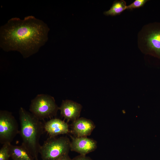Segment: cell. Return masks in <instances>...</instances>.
Returning <instances> with one entry per match:
<instances>
[{"mask_svg": "<svg viewBox=\"0 0 160 160\" xmlns=\"http://www.w3.org/2000/svg\"><path fill=\"white\" fill-rule=\"evenodd\" d=\"M44 130L50 137L70 133L69 126L64 121L59 119H51L44 124Z\"/></svg>", "mask_w": 160, "mask_h": 160, "instance_id": "10", "label": "cell"}, {"mask_svg": "<svg viewBox=\"0 0 160 160\" xmlns=\"http://www.w3.org/2000/svg\"><path fill=\"white\" fill-rule=\"evenodd\" d=\"M73 160H93L91 158L86 155L79 154L74 157Z\"/></svg>", "mask_w": 160, "mask_h": 160, "instance_id": "15", "label": "cell"}, {"mask_svg": "<svg viewBox=\"0 0 160 160\" xmlns=\"http://www.w3.org/2000/svg\"><path fill=\"white\" fill-rule=\"evenodd\" d=\"M58 110L54 98L45 94L37 95L31 101L29 106L30 112L40 120L56 116Z\"/></svg>", "mask_w": 160, "mask_h": 160, "instance_id": "5", "label": "cell"}, {"mask_svg": "<svg viewBox=\"0 0 160 160\" xmlns=\"http://www.w3.org/2000/svg\"><path fill=\"white\" fill-rule=\"evenodd\" d=\"M49 30L46 24L33 16L23 20L12 18L0 28V47L6 52L18 51L27 58L46 43Z\"/></svg>", "mask_w": 160, "mask_h": 160, "instance_id": "1", "label": "cell"}, {"mask_svg": "<svg viewBox=\"0 0 160 160\" xmlns=\"http://www.w3.org/2000/svg\"><path fill=\"white\" fill-rule=\"evenodd\" d=\"M148 0H135L132 3L127 6V9L132 10L144 6L148 1Z\"/></svg>", "mask_w": 160, "mask_h": 160, "instance_id": "14", "label": "cell"}, {"mask_svg": "<svg viewBox=\"0 0 160 160\" xmlns=\"http://www.w3.org/2000/svg\"><path fill=\"white\" fill-rule=\"evenodd\" d=\"M55 160H73L68 155L63 156Z\"/></svg>", "mask_w": 160, "mask_h": 160, "instance_id": "16", "label": "cell"}, {"mask_svg": "<svg viewBox=\"0 0 160 160\" xmlns=\"http://www.w3.org/2000/svg\"><path fill=\"white\" fill-rule=\"evenodd\" d=\"M9 144L3 145L0 149V160H9L10 157L9 148Z\"/></svg>", "mask_w": 160, "mask_h": 160, "instance_id": "13", "label": "cell"}, {"mask_svg": "<svg viewBox=\"0 0 160 160\" xmlns=\"http://www.w3.org/2000/svg\"><path fill=\"white\" fill-rule=\"evenodd\" d=\"M71 127L70 133L74 136L86 137L91 134L95 127V125L92 120L81 117L72 122Z\"/></svg>", "mask_w": 160, "mask_h": 160, "instance_id": "8", "label": "cell"}, {"mask_svg": "<svg viewBox=\"0 0 160 160\" xmlns=\"http://www.w3.org/2000/svg\"><path fill=\"white\" fill-rule=\"evenodd\" d=\"M127 6L126 1L124 0H115L110 9L105 11L103 14L106 16L119 15L127 9Z\"/></svg>", "mask_w": 160, "mask_h": 160, "instance_id": "12", "label": "cell"}, {"mask_svg": "<svg viewBox=\"0 0 160 160\" xmlns=\"http://www.w3.org/2000/svg\"><path fill=\"white\" fill-rule=\"evenodd\" d=\"M10 157L13 160H34V159L23 145H9Z\"/></svg>", "mask_w": 160, "mask_h": 160, "instance_id": "11", "label": "cell"}, {"mask_svg": "<svg viewBox=\"0 0 160 160\" xmlns=\"http://www.w3.org/2000/svg\"><path fill=\"white\" fill-rule=\"evenodd\" d=\"M20 124V134L22 140L21 145L25 147L35 160L41 146L39 140L45 131L44 124L31 112L23 107L19 110Z\"/></svg>", "mask_w": 160, "mask_h": 160, "instance_id": "2", "label": "cell"}, {"mask_svg": "<svg viewBox=\"0 0 160 160\" xmlns=\"http://www.w3.org/2000/svg\"><path fill=\"white\" fill-rule=\"evenodd\" d=\"M71 138L70 150L79 154L86 155L95 151L97 148V142L86 137H77L70 135Z\"/></svg>", "mask_w": 160, "mask_h": 160, "instance_id": "7", "label": "cell"}, {"mask_svg": "<svg viewBox=\"0 0 160 160\" xmlns=\"http://www.w3.org/2000/svg\"><path fill=\"white\" fill-rule=\"evenodd\" d=\"M18 125L11 112L7 111H0V143L2 144H11L19 134Z\"/></svg>", "mask_w": 160, "mask_h": 160, "instance_id": "6", "label": "cell"}, {"mask_svg": "<svg viewBox=\"0 0 160 160\" xmlns=\"http://www.w3.org/2000/svg\"><path fill=\"white\" fill-rule=\"evenodd\" d=\"M71 141L67 136L50 137L41 145L39 153L42 160H55L68 155Z\"/></svg>", "mask_w": 160, "mask_h": 160, "instance_id": "4", "label": "cell"}, {"mask_svg": "<svg viewBox=\"0 0 160 160\" xmlns=\"http://www.w3.org/2000/svg\"><path fill=\"white\" fill-rule=\"evenodd\" d=\"M82 108L80 104L68 100H63L59 107L61 116L67 122H73L79 118Z\"/></svg>", "mask_w": 160, "mask_h": 160, "instance_id": "9", "label": "cell"}, {"mask_svg": "<svg viewBox=\"0 0 160 160\" xmlns=\"http://www.w3.org/2000/svg\"><path fill=\"white\" fill-rule=\"evenodd\" d=\"M137 44L142 51L160 59V22L144 25L138 34Z\"/></svg>", "mask_w": 160, "mask_h": 160, "instance_id": "3", "label": "cell"}]
</instances>
